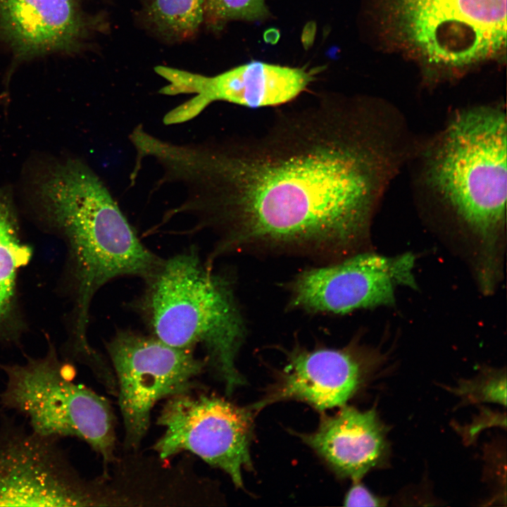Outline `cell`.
I'll use <instances>...</instances> for the list:
<instances>
[{"label":"cell","mask_w":507,"mask_h":507,"mask_svg":"<svg viewBox=\"0 0 507 507\" xmlns=\"http://www.w3.org/2000/svg\"><path fill=\"white\" fill-rule=\"evenodd\" d=\"M359 101L332 96L280 113L258 135L170 149L166 175L185 196L187 232L217 237L208 260L271 251L327 259L368 237L391 151Z\"/></svg>","instance_id":"cell-1"},{"label":"cell","mask_w":507,"mask_h":507,"mask_svg":"<svg viewBox=\"0 0 507 507\" xmlns=\"http://www.w3.org/2000/svg\"><path fill=\"white\" fill-rule=\"evenodd\" d=\"M35 184L36 200L68 242L75 296L73 332L84 337L98 291L120 277L144 280L163 258L142 242L104 182L80 160L51 165Z\"/></svg>","instance_id":"cell-2"},{"label":"cell","mask_w":507,"mask_h":507,"mask_svg":"<svg viewBox=\"0 0 507 507\" xmlns=\"http://www.w3.org/2000/svg\"><path fill=\"white\" fill-rule=\"evenodd\" d=\"M129 306L149 333L170 346L194 350L228 395L245 383L236 366L245 327L231 281L194 246L168 258L143 280Z\"/></svg>","instance_id":"cell-3"},{"label":"cell","mask_w":507,"mask_h":507,"mask_svg":"<svg viewBox=\"0 0 507 507\" xmlns=\"http://www.w3.org/2000/svg\"><path fill=\"white\" fill-rule=\"evenodd\" d=\"M363 1L374 45L429 81L506 61V0Z\"/></svg>","instance_id":"cell-4"},{"label":"cell","mask_w":507,"mask_h":507,"mask_svg":"<svg viewBox=\"0 0 507 507\" xmlns=\"http://www.w3.org/2000/svg\"><path fill=\"white\" fill-rule=\"evenodd\" d=\"M430 185L476 234L491 268L506 223V118L501 107L456 113L429 151Z\"/></svg>","instance_id":"cell-5"},{"label":"cell","mask_w":507,"mask_h":507,"mask_svg":"<svg viewBox=\"0 0 507 507\" xmlns=\"http://www.w3.org/2000/svg\"><path fill=\"white\" fill-rule=\"evenodd\" d=\"M4 387L1 408L23 416L27 426L44 436L75 437L102 458L104 476L115 459V416L108 401L73 382L71 366L59 359L50 346L41 358L23 363L2 364Z\"/></svg>","instance_id":"cell-6"},{"label":"cell","mask_w":507,"mask_h":507,"mask_svg":"<svg viewBox=\"0 0 507 507\" xmlns=\"http://www.w3.org/2000/svg\"><path fill=\"white\" fill-rule=\"evenodd\" d=\"M0 417V506L87 507L113 501L101 482L80 476L61 439Z\"/></svg>","instance_id":"cell-7"},{"label":"cell","mask_w":507,"mask_h":507,"mask_svg":"<svg viewBox=\"0 0 507 507\" xmlns=\"http://www.w3.org/2000/svg\"><path fill=\"white\" fill-rule=\"evenodd\" d=\"M123 419L124 445L136 449L159 400L191 392L206 368L194 350L170 346L156 337L120 329L106 344Z\"/></svg>","instance_id":"cell-8"},{"label":"cell","mask_w":507,"mask_h":507,"mask_svg":"<svg viewBox=\"0 0 507 507\" xmlns=\"http://www.w3.org/2000/svg\"><path fill=\"white\" fill-rule=\"evenodd\" d=\"M157 419L164 427L153 449L161 458L187 451L218 468L243 487L242 471L252 470L254 412L214 395L190 392L168 398Z\"/></svg>","instance_id":"cell-9"},{"label":"cell","mask_w":507,"mask_h":507,"mask_svg":"<svg viewBox=\"0 0 507 507\" xmlns=\"http://www.w3.org/2000/svg\"><path fill=\"white\" fill-rule=\"evenodd\" d=\"M415 260L411 253L395 256L360 253L311 268L289 282V305L308 312L334 314L394 305L399 287H416Z\"/></svg>","instance_id":"cell-10"},{"label":"cell","mask_w":507,"mask_h":507,"mask_svg":"<svg viewBox=\"0 0 507 507\" xmlns=\"http://www.w3.org/2000/svg\"><path fill=\"white\" fill-rule=\"evenodd\" d=\"M156 71L168 82L160 92L167 95L193 94L163 117L165 125L189 121L215 101L248 108L275 106L292 101L315 80L316 70L254 61L214 76H205L168 67Z\"/></svg>","instance_id":"cell-11"},{"label":"cell","mask_w":507,"mask_h":507,"mask_svg":"<svg viewBox=\"0 0 507 507\" xmlns=\"http://www.w3.org/2000/svg\"><path fill=\"white\" fill-rule=\"evenodd\" d=\"M377 350L349 346L341 349H294L265 394L250 407L258 411L286 400L305 402L324 411L342 407L382 362Z\"/></svg>","instance_id":"cell-12"},{"label":"cell","mask_w":507,"mask_h":507,"mask_svg":"<svg viewBox=\"0 0 507 507\" xmlns=\"http://www.w3.org/2000/svg\"><path fill=\"white\" fill-rule=\"evenodd\" d=\"M387 433L374 408L361 411L344 405L335 415L322 418L315 431L298 436L337 476L358 482L386 462Z\"/></svg>","instance_id":"cell-13"},{"label":"cell","mask_w":507,"mask_h":507,"mask_svg":"<svg viewBox=\"0 0 507 507\" xmlns=\"http://www.w3.org/2000/svg\"><path fill=\"white\" fill-rule=\"evenodd\" d=\"M89 21L75 0H0V28L18 56L73 51Z\"/></svg>","instance_id":"cell-14"},{"label":"cell","mask_w":507,"mask_h":507,"mask_svg":"<svg viewBox=\"0 0 507 507\" xmlns=\"http://www.w3.org/2000/svg\"><path fill=\"white\" fill-rule=\"evenodd\" d=\"M31 255V249L19 238L10 192L0 188V330L12 315L17 271Z\"/></svg>","instance_id":"cell-15"},{"label":"cell","mask_w":507,"mask_h":507,"mask_svg":"<svg viewBox=\"0 0 507 507\" xmlns=\"http://www.w3.org/2000/svg\"><path fill=\"white\" fill-rule=\"evenodd\" d=\"M147 25L168 42L194 37L204 18V0H144Z\"/></svg>","instance_id":"cell-16"},{"label":"cell","mask_w":507,"mask_h":507,"mask_svg":"<svg viewBox=\"0 0 507 507\" xmlns=\"http://www.w3.org/2000/svg\"><path fill=\"white\" fill-rule=\"evenodd\" d=\"M268 15L265 0H204V21L212 30L231 20L256 21Z\"/></svg>","instance_id":"cell-17"},{"label":"cell","mask_w":507,"mask_h":507,"mask_svg":"<svg viewBox=\"0 0 507 507\" xmlns=\"http://www.w3.org/2000/svg\"><path fill=\"white\" fill-rule=\"evenodd\" d=\"M450 391L460 396L463 403L492 402L506 406V370L484 369L474 378L461 380Z\"/></svg>","instance_id":"cell-18"},{"label":"cell","mask_w":507,"mask_h":507,"mask_svg":"<svg viewBox=\"0 0 507 507\" xmlns=\"http://www.w3.org/2000/svg\"><path fill=\"white\" fill-rule=\"evenodd\" d=\"M344 501L345 506H385L388 500L373 494L358 481L353 482Z\"/></svg>","instance_id":"cell-19"},{"label":"cell","mask_w":507,"mask_h":507,"mask_svg":"<svg viewBox=\"0 0 507 507\" xmlns=\"http://www.w3.org/2000/svg\"><path fill=\"white\" fill-rule=\"evenodd\" d=\"M315 33V24L313 22L308 23L305 26L302 34V42L306 48L311 46Z\"/></svg>","instance_id":"cell-20"},{"label":"cell","mask_w":507,"mask_h":507,"mask_svg":"<svg viewBox=\"0 0 507 507\" xmlns=\"http://www.w3.org/2000/svg\"><path fill=\"white\" fill-rule=\"evenodd\" d=\"M1 408H0V413H1Z\"/></svg>","instance_id":"cell-21"}]
</instances>
